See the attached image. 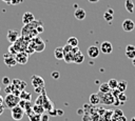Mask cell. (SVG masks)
<instances>
[{"label":"cell","mask_w":135,"mask_h":121,"mask_svg":"<svg viewBox=\"0 0 135 121\" xmlns=\"http://www.w3.org/2000/svg\"><path fill=\"white\" fill-rule=\"evenodd\" d=\"M41 23V21H38V20H35L33 21L32 23H28V24H24L23 27L21 28V34L20 36L27 39V40H32L33 38L37 37L38 35V32H37V26L38 24Z\"/></svg>","instance_id":"6da1fadb"},{"label":"cell","mask_w":135,"mask_h":121,"mask_svg":"<svg viewBox=\"0 0 135 121\" xmlns=\"http://www.w3.org/2000/svg\"><path fill=\"white\" fill-rule=\"evenodd\" d=\"M31 40H27L23 37H19L13 44H11V46L8 47V53L12 54V55H16L17 53H20V52H25L28 43H30Z\"/></svg>","instance_id":"7a4b0ae2"},{"label":"cell","mask_w":135,"mask_h":121,"mask_svg":"<svg viewBox=\"0 0 135 121\" xmlns=\"http://www.w3.org/2000/svg\"><path fill=\"white\" fill-rule=\"evenodd\" d=\"M20 101V98L13 95V94H8L5 96V98H3V103H4V106L5 107H9V108H13L14 106H17L18 103Z\"/></svg>","instance_id":"3957f363"},{"label":"cell","mask_w":135,"mask_h":121,"mask_svg":"<svg viewBox=\"0 0 135 121\" xmlns=\"http://www.w3.org/2000/svg\"><path fill=\"white\" fill-rule=\"evenodd\" d=\"M30 44L33 46L34 51L37 52V53H40V52L44 51V48H45V43H44V41H43L41 38H39L38 36L35 37V38H33V39L30 41Z\"/></svg>","instance_id":"277c9868"},{"label":"cell","mask_w":135,"mask_h":121,"mask_svg":"<svg viewBox=\"0 0 135 121\" xmlns=\"http://www.w3.org/2000/svg\"><path fill=\"white\" fill-rule=\"evenodd\" d=\"M99 97H100V103L104 104V105H114V102L116 100V98L113 96V94L110 92V93H107V94H99Z\"/></svg>","instance_id":"5b68a950"},{"label":"cell","mask_w":135,"mask_h":121,"mask_svg":"<svg viewBox=\"0 0 135 121\" xmlns=\"http://www.w3.org/2000/svg\"><path fill=\"white\" fill-rule=\"evenodd\" d=\"M24 109L22 107H20L19 105L17 106H14L13 108H11V115H12V118L16 121H20L23 116H24Z\"/></svg>","instance_id":"8992f818"},{"label":"cell","mask_w":135,"mask_h":121,"mask_svg":"<svg viewBox=\"0 0 135 121\" xmlns=\"http://www.w3.org/2000/svg\"><path fill=\"white\" fill-rule=\"evenodd\" d=\"M3 61H4L5 65L8 66V67H13V66H15L17 64V61L15 59V56L12 55V54H9V53L3 55Z\"/></svg>","instance_id":"52a82bcc"},{"label":"cell","mask_w":135,"mask_h":121,"mask_svg":"<svg viewBox=\"0 0 135 121\" xmlns=\"http://www.w3.org/2000/svg\"><path fill=\"white\" fill-rule=\"evenodd\" d=\"M15 59H16V61H17L18 64L24 65L28 61V55L25 52H20V53H17L15 55Z\"/></svg>","instance_id":"ba28073f"},{"label":"cell","mask_w":135,"mask_h":121,"mask_svg":"<svg viewBox=\"0 0 135 121\" xmlns=\"http://www.w3.org/2000/svg\"><path fill=\"white\" fill-rule=\"evenodd\" d=\"M19 37H20V34H19L17 31H15V29H8V31H7L6 39H7V41H8L11 44H13Z\"/></svg>","instance_id":"9c48e42d"},{"label":"cell","mask_w":135,"mask_h":121,"mask_svg":"<svg viewBox=\"0 0 135 121\" xmlns=\"http://www.w3.org/2000/svg\"><path fill=\"white\" fill-rule=\"evenodd\" d=\"M100 52L103 53V54H111L113 52V45L111 42L109 41H103L101 44H100V47H99Z\"/></svg>","instance_id":"30bf717a"},{"label":"cell","mask_w":135,"mask_h":121,"mask_svg":"<svg viewBox=\"0 0 135 121\" xmlns=\"http://www.w3.org/2000/svg\"><path fill=\"white\" fill-rule=\"evenodd\" d=\"M31 80H32V84H33L34 88L40 87V86H44V80H43V78L40 77V76H38V75H33L32 78H31Z\"/></svg>","instance_id":"8fae6325"},{"label":"cell","mask_w":135,"mask_h":121,"mask_svg":"<svg viewBox=\"0 0 135 121\" xmlns=\"http://www.w3.org/2000/svg\"><path fill=\"white\" fill-rule=\"evenodd\" d=\"M99 54H100V49H99L98 46H96V45L89 46V48H88V56L90 58L95 59V58H97L99 56Z\"/></svg>","instance_id":"7c38bea8"},{"label":"cell","mask_w":135,"mask_h":121,"mask_svg":"<svg viewBox=\"0 0 135 121\" xmlns=\"http://www.w3.org/2000/svg\"><path fill=\"white\" fill-rule=\"evenodd\" d=\"M11 84H12L15 88L19 89L20 92L24 90V89H25V87H26V82H25V81H23V80H20V79H14V80H12Z\"/></svg>","instance_id":"4fadbf2b"},{"label":"cell","mask_w":135,"mask_h":121,"mask_svg":"<svg viewBox=\"0 0 135 121\" xmlns=\"http://www.w3.org/2000/svg\"><path fill=\"white\" fill-rule=\"evenodd\" d=\"M135 27V23L132 19H124L122 22V28L124 32H132Z\"/></svg>","instance_id":"5bb4252c"},{"label":"cell","mask_w":135,"mask_h":121,"mask_svg":"<svg viewBox=\"0 0 135 121\" xmlns=\"http://www.w3.org/2000/svg\"><path fill=\"white\" fill-rule=\"evenodd\" d=\"M33 21H35V17H34V15L31 12H25L22 15V22H23V24H28V23H32Z\"/></svg>","instance_id":"9a60e30c"},{"label":"cell","mask_w":135,"mask_h":121,"mask_svg":"<svg viewBox=\"0 0 135 121\" xmlns=\"http://www.w3.org/2000/svg\"><path fill=\"white\" fill-rule=\"evenodd\" d=\"M74 16H75V18H76L77 20H83V19L85 18V16H86V13H85V11H84L83 8L78 7V8L75 9Z\"/></svg>","instance_id":"2e32d148"},{"label":"cell","mask_w":135,"mask_h":121,"mask_svg":"<svg viewBox=\"0 0 135 121\" xmlns=\"http://www.w3.org/2000/svg\"><path fill=\"white\" fill-rule=\"evenodd\" d=\"M54 56L56 59L58 60H61L63 59V56H64V53H63V47L62 46H58L54 49Z\"/></svg>","instance_id":"e0dca14e"},{"label":"cell","mask_w":135,"mask_h":121,"mask_svg":"<svg viewBox=\"0 0 135 121\" xmlns=\"http://www.w3.org/2000/svg\"><path fill=\"white\" fill-rule=\"evenodd\" d=\"M89 100H90V104H92V105H98L100 103V97L98 94H92L90 96Z\"/></svg>","instance_id":"ac0fdd59"},{"label":"cell","mask_w":135,"mask_h":121,"mask_svg":"<svg viewBox=\"0 0 135 121\" xmlns=\"http://www.w3.org/2000/svg\"><path fill=\"white\" fill-rule=\"evenodd\" d=\"M83 61H84V56L82 55V53H81L80 51L74 55V60H73V62H74V63L80 64V63H82Z\"/></svg>","instance_id":"d6986e66"},{"label":"cell","mask_w":135,"mask_h":121,"mask_svg":"<svg viewBox=\"0 0 135 121\" xmlns=\"http://www.w3.org/2000/svg\"><path fill=\"white\" fill-rule=\"evenodd\" d=\"M111 92V88L108 84V82L105 83H101L99 85V89H98V93L99 94H107V93H110Z\"/></svg>","instance_id":"ffe728a7"},{"label":"cell","mask_w":135,"mask_h":121,"mask_svg":"<svg viewBox=\"0 0 135 121\" xmlns=\"http://www.w3.org/2000/svg\"><path fill=\"white\" fill-rule=\"evenodd\" d=\"M124 7L128 13L132 14L134 12V2L132 0H126L124 1Z\"/></svg>","instance_id":"44dd1931"},{"label":"cell","mask_w":135,"mask_h":121,"mask_svg":"<svg viewBox=\"0 0 135 121\" xmlns=\"http://www.w3.org/2000/svg\"><path fill=\"white\" fill-rule=\"evenodd\" d=\"M127 87H128V82L126 80H121V81H118V85L116 89H118L120 93H124Z\"/></svg>","instance_id":"7402d4cb"},{"label":"cell","mask_w":135,"mask_h":121,"mask_svg":"<svg viewBox=\"0 0 135 121\" xmlns=\"http://www.w3.org/2000/svg\"><path fill=\"white\" fill-rule=\"evenodd\" d=\"M19 98L21 99V100H25V101H31L32 100V94L31 93H28L27 90H22L21 93H20V96H19Z\"/></svg>","instance_id":"603a6c76"},{"label":"cell","mask_w":135,"mask_h":121,"mask_svg":"<svg viewBox=\"0 0 135 121\" xmlns=\"http://www.w3.org/2000/svg\"><path fill=\"white\" fill-rule=\"evenodd\" d=\"M32 109H33V112L35 114H38V115H43L44 112H45L44 110V107L42 105H38V104H34L33 107H32Z\"/></svg>","instance_id":"cb8c5ba5"},{"label":"cell","mask_w":135,"mask_h":121,"mask_svg":"<svg viewBox=\"0 0 135 121\" xmlns=\"http://www.w3.org/2000/svg\"><path fill=\"white\" fill-rule=\"evenodd\" d=\"M42 106L44 107V110H46V112H50L51 109H53V108H54V103H53V102H52V101H51L49 98H46Z\"/></svg>","instance_id":"d4e9b609"},{"label":"cell","mask_w":135,"mask_h":121,"mask_svg":"<svg viewBox=\"0 0 135 121\" xmlns=\"http://www.w3.org/2000/svg\"><path fill=\"white\" fill-rule=\"evenodd\" d=\"M63 60H64L66 63H71V62H73V60H74V54H73L72 52H70V53H65L64 56H63Z\"/></svg>","instance_id":"484cf974"},{"label":"cell","mask_w":135,"mask_h":121,"mask_svg":"<svg viewBox=\"0 0 135 121\" xmlns=\"http://www.w3.org/2000/svg\"><path fill=\"white\" fill-rule=\"evenodd\" d=\"M66 44L71 45L72 47H76V46H78V39L76 37H70L68 39V43Z\"/></svg>","instance_id":"4316f807"},{"label":"cell","mask_w":135,"mask_h":121,"mask_svg":"<svg viewBox=\"0 0 135 121\" xmlns=\"http://www.w3.org/2000/svg\"><path fill=\"white\" fill-rule=\"evenodd\" d=\"M28 120L30 121H41V115L35 114L34 112L28 115Z\"/></svg>","instance_id":"83f0119b"},{"label":"cell","mask_w":135,"mask_h":121,"mask_svg":"<svg viewBox=\"0 0 135 121\" xmlns=\"http://www.w3.org/2000/svg\"><path fill=\"white\" fill-rule=\"evenodd\" d=\"M108 84H109V86H110L111 90H113V89H116V88H117L118 81H117L116 79H110V80L108 81Z\"/></svg>","instance_id":"f1b7e54d"},{"label":"cell","mask_w":135,"mask_h":121,"mask_svg":"<svg viewBox=\"0 0 135 121\" xmlns=\"http://www.w3.org/2000/svg\"><path fill=\"white\" fill-rule=\"evenodd\" d=\"M116 99H117L120 103H124V102L127 101V99H128V98H127V96H126V94H124V93H120Z\"/></svg>","instance_id":"f546056e"},{"label":"cell","mask_w":135,"mask_h":121,"mask_svg":"<svg viewBox=\"0 0 135 121\" xmlns=\"http://www.w3.org/2000/svg\"><path fill=\"white\" fill-rule=\"evenodd\" d=\"M103 18H104V20L107 21V22H109V23H111L112 21H113V15H111V14H109L108 12H105L104 14H103Z\"/></svg>","instance_id":"4dcf8cb0"},{"label":"cell","mask_w":135,"mask_h":121,"mask_svg":"<svg viewBox=\"0 0 135 121\" xmlns=\"http://www.w3.org/2000/svg\"><path fill=\"white\" fill-rule=\"evenodd\" d=\"M126 56L131 60L134 59L135 58V49L134 51H126Z\"/></svg>","instance_id":"1f68e13d"},{"label":"cell","mask_w":135,"mask_h":121,"mask_svg":"<svg viewBox=\"0 0 135 121\" xmlns=\"http://www.w3.org/2000/svg\"><path fill=\"white\" fill-rule=\"evenodd\" d=\"M14 86L12 85V84H9V85H6L5 86V88H4V92L6 93V95H8V94H13V90H14Z\"/></svg>","instance_id":"d6a6232c"},{"label":"cell","mask_w":135,"mask_h":121,"mask_svg":"<svg viewBox=\"0 0 135 121\" xmlns=\"http://www.w3.org/2000/svg\"><path fill=\"white\" fill-rule=\"evenodd\" d=\"M11 82H12V80L8 78V77H6V76H4L3 78H2V83L6 86V85H9L11 84Z\"/></svg>","instance_id":"836d02e7"},{"label":"cell","mask_w":135,"mask_h":121,"mask_svg":"<svg viewBox=\"0 0 135 121\" xmlns=\"http://www.w3.org/2000/svg\"><path fill=\"white\" fill-rule=\"evenodd\" d=\"M105 121H110L111 120V116H113V112L112 110H105Z\"/></svg>","instance_id":"e575fe53"},{"label":"cell","mask_w":135,"mask_h":121,"mask_svg":"<svg viewBox=\"0 0 135 121\" xmlns=\"http://www.w3.org/2000/svg\"><path fill=\"white\" fill-rule=\"evenodd\" d=\"M51 76H52L53 79H59V77H60V73L57 72V70H54V72H52Z\"/></svg>","instance_id":"d590c367"},{"label":"cell","mask_w":135,"mask_h":121,"mask_svg":"<svg viewBox=\"0 0 135 121\" xmlns=\"http://www.w3.org/2000/svg\"><path fill=\"white\" fill-rule=\"evenodd\" d=\"M82 121H93V120H92L91 115H89V114H84V115L82 116Z\"/></svg>","instance_id":"8d00e7d4"},{"label":"cell","mask_w":135,"mask_h":121,"mask_svg":"<svg viewBox=\"0 0 135 121\" xmlns=\"http://www.w3.org/2000/svg\"><path fill=\"white\" fill-rule=\"evenodd\" d=\"M22 2H23V0H11L9 4L11 5H18V4L22 3Z\"/></svg>","instance_id":"74e56055"},{"label":"cell","mask_w":135,"mask_h":121,"mask_svg":"<svg viewBox=\"0 0 135 121\" xmlns=\"http://www.w3.org/2000/svg\"><path fill=\"white\" fill-rule=\"evenodd\" d=\"M41 121H50V115L49 114L41 115Z\"/></svg>","instance_id":"f35d334b"},{"label":"cell","mask_w":135,"mask_h":121,"mask_svg":"<svg viewBox=\"0 0 135 121\" xmlns=\"http://www.w3.org/2000/svg\"><path fill=\"white\" fill-rule=\"evenodd\" d=\"M49 115H51V116H57V109H56V108L51 109V110L49 112Z\"/></svg>","instance_id":"ab89813d"},{"label":"cell","mask_w":135,"mask_h":121,"mask_svg":"<svg viewBox=\"0 0 135 121\" xmlns=\"http://www.w3.org/2000/svg\"><path fill=\"white\" fill-rule=\"evenodd\" d=\"M135 49V46L133 45V44H129V45H127V47H126V51H134Z\"/></svg>","instance_id":"60d3db41"},{"label":"cell","mask_w":135,"mask_h":121,"mask_svg":"<svg viewBox=\"0 0 135 121\" xmlns=\"http://www.w3.org/2000/svg\"><path fill=\"white\" fill-rule=\"evenodd\" d=\"M77 114L78 115H84V110H83V108H79V109H77Z\"/></svg>","instance_id":"b9f144b4"},{"label":"cell","mask_w":135,"mask_h":121,"mask_svg":"<svg viewBox=\"0 0 135 121\" xmlns=\"http://www.w3.org/2000/svg\"><path fill=\"white\" fill-rule=\"evenodd\" d=\"M4 107H5V106L3 105V103H1V104H0V115H2V113L4 112Z\"/></svg>","instance_id":"7bdbcfd3"},{"label":"cell","mask_w":135,"mask_h":121,"mask_svg":"<svg viewBox=\"0 0 135 121\" xmlns=\"http://www.w3.org/2000/svg\"><path fill=\"white\" fill-rule=\"evenodd\" d=\"M107 12H108L109 14H111V15H113V14H114V9H113V8H110V7L107 9Z\"/></svg>","instance_id":"ee69618b"},{"label":"cell","mask_w":135,"mask_h":121,"mask_svg":"<svg viewBox=\"0 0 135 121\" xmlns=\"http://www.w3.org/2000/svg\"><path fill=\"white\" fill-rule=\"evenodd\" d=\"M62 115H63V110L62 109L61 110L60 109H57V116H62Z\"/></svg>","instance_id":"f6af8a7d"},{"label":"cell","mask_w":135,"mask_h":121,"mask_svg":"<svg viewBox=\"0 0 135 121\" xmlns=\"http://www.w3.org/2000/svg\"><path fill=\"white\" fill-rule=\"evenodd\" d=\"M90 3H96V2H98L99 0H88Z\"/></svg>","instance_id":"bcb514c9"},{"label":"cell","mask_w":135,"mask_h":121,"mask_svg":"<svg viewBox=\"0 0 135 121\" xmlns=\"http://www.w3.org/2000/svg\"><path fill=\"white\" fill-rule=\"evenodd\" d=\"M132 64H133V66L135 67V58H134V59H132Z\"/></svg>","instance_id":"7dc6e473"},{"label":"cell","mask_w":135,"mask_h":121,"mask_svg":"<svg viewBox=\"0 0 135 121\" xmlns=\"http://www.w3.org/2000/svg\"><path fill=\"white\" fill-rule=\"evenodd\" d=\"M1 103H3V97L0 96V104H1Z\"/></svg>","instance_id":"c3c4849f"},{"label":"cell","mask_w":135,"mask_h":121,"mask_svg":"<svg viewBox=\"0 0 135 121\" xmlns=\"http://www.w3.org/2000/svg\"><path fill=\"white\" fill-rule=\"evenodd\" d=\"M2 1H4V2L7 3V4H9V2H11V0H2Z\"/></svg>","instance_id":"681fc988"},{"label":"cell","mask_w":135,"mask_h":121,"mask_svg":"<svg viewBox=\"0 0 135 121\" xmlns=\"http://www.w3.org/2000/svg\"><path fill=\"white\" fill-rule=\"evenodd\" d=\"M131 121H135V117H133V118H132V120H131Z\"/></svg>","instance_id":"f907efd6"}]
</instances>
